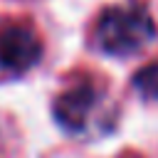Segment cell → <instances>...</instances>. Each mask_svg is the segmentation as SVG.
Returning a JSON list of instances; mask_svg holds the SVG:
<instances>
[{"label":"cell","instance_id":"obj_1","mask_svg":"<svg viewBox=\"0 0 158 158\" xmlns=\"http://www.w3.org/2000/svg\"><path fill=\"white\" fill-rule=\"evenodd\" d=\"M153 40H156V20L138 2L106 7L96 22V42L111 57L138 54Z\"/></svg>","mask_w":158,"mask_h":158},{"label":"cell","instance_id":"obj_2","mask_svg":"<svg viewBox=\"0 0 158 158\" xmlns=\"http://www.w3.org/2000/svg\"><path fill=\"white\" fill-rule=\"evenodd\" d=\"M42 59L40 37L25 25L0 27V69L22 74Z\"/></svg>","mask_w":158,"mask_h":158},{"label":"cell","instance_id":"obj_3","mask_svg":"<svg viewBox=\"0 0 158 158\" xmlns=\"http://www.w3.org/2000/svg\"><path fill=\"white\" fill-rule=\"evenodd\" d=\"M96 104H99V91L91 84L69 86L54 99V121L69 133H81Z\"/></svg>","mask_w":158,"mask_h":158},{"label":"cell","instance_id":"obj_4","mask_svg":"<svg viewBox=\"0 0 158 158\" xmlns=\"http://www.w3.org/2000/svg\"><path fill=\"white\" fill-rule=\"evenodd\" d=\"M133 89L151 101H158V62H151L141 67L133 77Z\"/></svg>","mask_w":158,"mask_h":158}]
</instances>
